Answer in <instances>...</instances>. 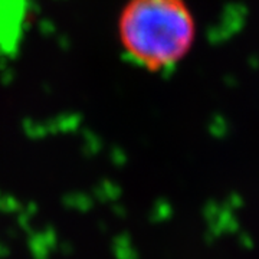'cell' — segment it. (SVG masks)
I'll list each match as a JSON object with an SVG mask.
<instances>
[{
  "instance_id": "6da1fadb",
  "label": "cell",
  "mask_w": 259,
  "mask_h": 259,
  "mask_svg": "<svg viewBox=\"0 0 259 259\" xmlns=\"http://www.w3.org/2000/svg\"><path fill=\"white\" fill-rule=\"evenodd\" d=\"M117 30L127 58L148 71H163L193 47L196 23L185 0H127Z\"/></svg>"
}]
</instances>
